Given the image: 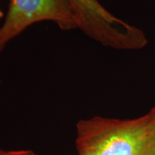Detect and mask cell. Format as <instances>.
<instances>
[{
	"label": "cell",
	"instance_id": "277c9868",
	"mask_svg": "<svg viewBox=\"0 0 155 155\" xmlns=\"http://www.w3.org/2000/svg\"><path fill=\"white\" fill-rule=\"evenodd\" d=\"M0 155H37L30 150H0Z\"/></svg>",
	"mask_w": 155,
	"mask_h": 155
},
{
	"label": "cell",
	"instance_id": "5b68a950",
	"mask_svg": "<svg viewBox=\"0 0 155 155\" xmlns=\"http://www.w3.org/2000/svg\"><path fill=\"white\" fill-rule=\"evenodd\" d=\"M78 152L79 155H94L92 153L86 152V151H78Z\"/></svg>",
	"mask_w": 155,
	"mask_h": 155
},
{
	"label": "cell",
	"instance_id": "6da1fadb",
	"mask_svg": "<svg viewBox=\"0 0 155 155\" xmlns=\"http://www.w3.org/2000/svg\"><path fill=\"white\" fill-rule=\"evenodd\" d=\"M78 151L94 155H153L155 106L132 119L94 116L76 124Z\"/></svg>",
	"mask_w": 155,
	"mask_h": 155
},
{
	"label": "cell",
	"instance_id": "7a4b0ae2",
	"mask_svg": "<svg viewBox=\"0 0 155 155\" xmlns=\"http://www.w3.org/2000/svg\"><path fill=\"white\" fill-rule=\"evenodd\" d=\"M78 28L105 47L119 50H138L148 43L142 30L118 18L98 0H65Z\"/></svg>",
	"mask_w": 155,
	"mask_h": 155
},
{
	"label": "cell",
	"instance_id": "8992f818",
	"mask_svg": "<svg viewBox=\"0 0 155 155\" xmlns=\"http://www.w3.org/2000/svg\"><path fill=\"white\" fill-rule=\"evenodd\" d=\"M3 17V12H2L1 9H0V19H2Z\"/></svg>",
	"mask_w": 155,
	"mask_h": 155
},
{
	"label": "cell",
	"instance_id": "ba28073f",
	"mask_svg": "<svg viewBox=\"0 0 155 155\" xmlns=\"http://www.w3.org/2000/svg\"><path fill=\"white\" fill-rule=\"evenodd\" d=\"M0 83H1V81H0Z\"/></svg>",
	"mask_w": 155,
	"mask_h": 155
},
{
	"label": "cell",
	"instance_id": "52a82bcc",
	"mask_svg": "<svg viewBox=\"0 0 155 155\" xmlns=\"http://www.w3.org/2000/svg\"><path fill=\"white\" fill-rule=\"evenodd\" d=\"M153 155H155V150H154V154H153Z\"/></svg>",
	"mask_w": 155,
	"mask_h": 155
},
{
	"label": "cell",
	"instance_id": "3957f363",
	"mask_svg": "<svg viewBox=\"0 0 155 155\" xmlns=\"http://www.w3.org/2000/svg\"><path fill=\"white\" fill-rule=\"evenodd\" d=\"M43 21L55 23L63 30L78 28L72 9L65 0H10L0 28V52L31 25Z\"/></svg>",
	"mask_w": 155,
	"mask_h": 155
}]
</instances>
